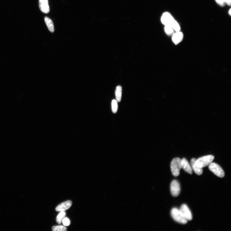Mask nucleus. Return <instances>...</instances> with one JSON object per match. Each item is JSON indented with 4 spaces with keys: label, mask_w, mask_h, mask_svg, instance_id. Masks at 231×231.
Segmentation results:
<instances>
[{
    "label": "nucleus",
    "mask_w": 231,
    "mask_h": 231,
    "mask_svg": "<svg viewBox=\"0 0 231 231\" xmlns=\"http://www.w3.org/2000/svg\"><path fill=\"white\" fill-rule=\"evenodd\" d=\"M214 159L213 155L205 156L199 158L195 162V165L199 168H203L209 166Z\"/></svg>",
    "instance_id": "obj_1"
},
{
    "label": "nucleus",
    "mask_w": 231,
    "mask_h": 231,
    "mask_svg": "<svg viewBox=\"0 0 231 231\" xmlns=\"http://www.w3.org/2000/svg\"><path fill=\"white\" fill-rule=\"evenodd\" d=\"M170 166L173 175L175 177L178 176L182 168L181 159L179 158H175L172 161Z\"/></svg>",
    "instance_id": "obj_2"
},
{
    "label": "nucleus",
    "mask_w": 231,
    "mask_h": 231,
    "mask_svg": "<svg viewBox=\"0 0 231 231\" xmlns=\"http://www.w3.org/2000/svg\"><path fill=\"white\" fill-rule=\"evenodd\" d=\"M171 215L173 219L179 223L185 224L188 223V221L180 210L176 208H174L172 210Z\"/></svg>",
    "instance_id": "obj_3"
},
{
    "label": "nucleus",
    "mask_w": 231,
    "mask_h": 231,
    "mask_svg": "<svg viewBox=\"0 0 231 231\" xmlns=\"http://www.w3.org/2000/svg\"><path fill=\"white\" fill-rule=\"evenodd\" d=\"M210 171L217 176L223 178L225 176V173L221 167L214 163H211L209 166Z\"/></svg>",
    "instance_id": "obj_4"
},
{
    "label": "nucleus",
    "mask_w": 231,
    "mask_h": 231,
    "mask_svg": "<svg viewBox=\"0 0 231 231\" xmlns=\"http://www.w3.org/2000/svg\"><path fill=\"white\" fill-rule=\"evenodd\" d=\"M175 20L171 14L168 12H165L163 13L161 18V21L165 26H171Z\"/></svg>",
    "instance_id": "obj_5"
},
{
    "label": "nucleus",
    "mask_w": 231,
    "mask_h": 231,
    "mask_svg": "<svg viewBox=\"0 0 231 231\" xmlns=\"http://www.w3.org/2000/svg\"><path fill=\"white\" fill-rule=\"evenodd\" d=\"M170 190L172 195L174 197H177L180 192V186L178 182L174 180H173L170 185Z\"/></svg>",
    "instance_id": "obj_6"
},
{
    "label": "nucleus",
    "mask_w": 231,
    "mask_h": 231,
    "mask_svg": "<svg viewBox=\"0 0 231 231\" xmlns=\"http://www.w3.org/2000/svg\"><path fill=\"white\" fill-rule=\"evenodd\" d=\"M179 210L187 221H191L192 220V213L187 205H182Z\"/></svg>",
    "instance_id": "obj_7"
},
{
    "label": "nucleus",
    "mask_w": 231,
    "mask_h": 231,
    "mask_svg": "<svg viewBox=\"0 0 231 231\" xmlns=\"http://www.w3.org/2000/svg\"><path fill=\"white\" fill-rule=\"evenodd\" d=\"M72 205L71 201H66L58 205L56 208V211L57 212H61L68 210L70 208Z\"/></svg>",
    "instance_id": "obj_8"
},
{
    "label": "nucleus",
    "mask_w": 231,
    "mask_h": 231,
    "mask_svg": "<svg viewBox=\"0 0 231 231\" xmlns=\"http://www.w3.org/2000/svg\"><path fill=\"white\" fill-rule=\"evenodd\" d=\"M39 6L41 11L45 14L49 13L50 8L48 0H39Z\"/></svg>",
    "instance_id": "obj_9"
},
{
    "label": "nucleus",
    "mask_w": 231,
    "mask_h": 231,
    "mask_svg": "<svg viewBox=\"0 0 231 231\" xmlns=\"http://www.w3.org/2000/svg\"><path fill=\"white\" fill-rule=\"evenodd\" d=\"M182 168L184 171L190 174H192V169L188 161L185 158L181 159Z\"/></svg>",
    "instance_id": "obj_10"
},
{
    "label": "nucleus",
    "mask_w": 231,
    "mask_h": 231,
    "mask_svg": "<svg viewBox=\"0 0 231 231\" xmlns=\"http://www.w3.org/2000/svg\"><path fill=\"white\" fill-rule=\"evenodd\" d=\"M183 38V33L180 31L176 32L173 34L172 37V40L176 44H177L181 42Z\"/></svg>",
    "instance_id": "obj_11"
},
{
    "label": "nucleus",
    "mask_w": 231,
    "mask_h": 231,
    "mask_svg": "<svg viewBox=\"0 0 231 231\" xmlns=\"http://www.w3.org/2000/svg\"><path fill=\"white\" fill-rule=\"evenodd\" d=\"M196 160L195 158H193L191 159V167L194 173L198 175H201L203 173V169L202 168H199L195 165V163Z\"/></svg>",
    "instance_id": "obj_12"
},
{
    "label": "nucleus",
    "mask_w": 231,
    "mask_h": 231,
    "mask_svg": "<svg viewBox=\"0 0 231 231\" xmlns=\"http://www.w3.org/2000/svg\"><path fill=\"white\" fill-rule=\"evenodd\" d=\"M44 20L48 30L51 33L54 32V26L52 21L47 17L45 18Z\"/></svg>",
    "instance_id": "obj_13"
},
{
    "label": "nucleus",
    "mask_w": 231,
    "mask_h": 231,
    "mask_svg": "<svg viewBox=\"0 0 231 231\" xmlns=\"http://www.w3.org/2000/svg\"><path fill=\"white\" fill-rule=\"evenodd\" d=\"M122 88L121 86H118L116 88L115 91V95L116 100L118 102L121 101L122 97Z\"/></svg>",
    "instance_id": "obj_14"
},
{
    "label": "nucleus",
    "mask_w": 231,
    "mask_h": 231,
    "mask_svg": "<svg viewBox=\"0 0 231 231\" xmlns=\"http://www.w3.org/2000/svg\"><path fill=\"white\" fill-rule=\"evenodd\" d=\"M66 213L65 211H61L56 218V222L58 224L62 223L63 219L65 217Z\"/></svg>",
    "instance_id": "obj_15"
},
{
    "label": "nucleus",
    "mask_w": 231,
    "mask_h": 231,
    "mask_svg": "<svg viewBox=\"0 0 231 231\" xmlns=\"http://www.w3.org/2000/svg\"><path fill=\"white\" fill-rule=\"evenodd\" d=\"M164 30L166 33L168 35L173 34L174 31L172 27L169 25L165 26Z\"/></svg>",
    "instance_id": "obj_16"
},
{
    "label": "nucleus",
    "mask_w": 231,
    "mask_h": 231,
    "mask_svg": "<svg viewBox=\"0 0 231 231\" xmlns=\"http://www.w3.org/2000/svg\"><path fill=\"white\" fill-rule=\"evenodd\" d=\"M52 228L53 231H66L67 230L66 227L62 225L54 226Z\"/></svg>",
    "instance_id": "obj_17"
},
{
    "label": "nucleus",
    "mask_w": 231,
    "mask_h": 231,
    "mask_svg": "<svg viewBox=\"0 0 231 231\" xmlns=\"http://www.w3.org/2000/svg\"><path fill=\"white\" fill-rule=\"evenodd\" d=\"M117 101L116 100H113L112 103V111L114 113H117L118 108Z\"/></svg>",
    "instance_id": "obj_18"
},
{
    "label": "nucleus",
    "mask_w": 231,
    "mask_h": 231,
    "mask_svg": "<svg viewBox=\"0 0 231 231\" xmlns=\"http://www.w3.org/2000/svg\"><path fill=\"white\" fill-rule=\"evenodd\" d=\"M171 26L176 32H179L180 31V27L178 22L175 20L173 22Z\"/></svg>",
    "instance_id": "obj_19"
},
{
    "label": "nucleus",
    "mask_w": 231,
    "mask_h": 231,
    "mask_svg": "<svg viewBox=\"0 0 231 231\" xmlns=\"http://www.w3.org/2000/svg\"><path fill=\"white\" fill-rule=\"evenodd\" d=\"M64 226H68L70 225V222L69 218L67 217H65L62 222Z\"/></svg>",
    "instance_id": "obj_20"
},
{
    "label": "nucleus",
    "mask_w": 231,
    "mask_h": 231,
    "mask_svg": "<svg viewBox=\"0 0 231 231\" xmlns=\"http://www.w3.org/2000/svg\"><path fill=\"white\" fill-rule=\"evenodd\" d=\"M216 3L222 7H223L225 5L224 0H215Z\"/></svg>",
    "instance_id": "obj_21"
},
{
    "label": "nucleus",
    "mask_w": 231,
    "mask_h": 231,
    "mask_svg": "<svg viewBox=\"0 0 231 231\" xmlns=\"http://www.w3.org/2000/svg\"><path fill=\"white\" fill-rule=\"evenodd\" d=\"M225 4L228 6H230L231 4V0H224Z\"/></svg>",
    "instance_id": "obj_22"
},
{
    "label": "nucleus",
    "mask_w": 231,
    "mask_h": 231,
    "mask_svg": "<svg viewBox=\"0 0 231 231\" xmlns=\"http://www.w3.org/2000/svg\"><path fill=\"white\" fill-rule=\"evenodd\" d=\"M228 14L230 16L231 15V9H230L228 11Z\"/></svg>",
    "instance_id": "obj_23"
}]
</instances>
